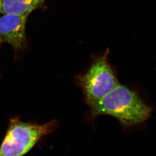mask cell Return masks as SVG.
Segmentation results:
<instances>
[{"mask_svg":"<svg viewBox=\"0 0 156 156\" xmlns=\"http://www.w3.org/2000/svg\"><path fill=\"white\" fill-rule=\"evenodd\" d=\"M90 117L108 115L115 117L124 126L137 125L148 119L152 108L137 93L119 84L102 99L89 105Z\"/></svg>","mask_w":156,"mask_h":156,"instance_id":"cell-1","label":"cell"},{"mask_svg":"<svg viewBox=\"0 0 156 156\" xmlns=\"http://www.w3.org/2000/svg\"><path fill=\"white\" fill-rule=\"evenodd\" d=\"M58 126L57 120L37 124L23 122L18 117H13L0 146V156H24Z\"/></svg>","mask_w":156,"mask_h":156,"instance_id":"cell-2","label":"cell"},{"mask_svg":"<svg viewBox=\"0 0 156 156\" xmlns=\"http://www.w3.org/2000/svg\"><path fill=\"white\" fill-rule=\"evenodd\" d=\"M108 51L93 61L85 73L75 81L83 90L87 105L99 100L119 84L115 71L108 59Z\"/></svg>","mask_w":156,"mask_h":156,"instance_id":"cell-3","label":"cell"},{"mask_svg":"<svg viewBox=\"0 0 156 156\" xmlns=\"http://www.w3.org/2000/svg\"><path fill=\"white\" fill-rule=\"evenodd\" d=\"M27 15L11 14L0 17V37L16 49H22L27 44L25 27Z\"/></svg>","mask_w":156,"mask_h":156,"instance_id":"cell-4","label":"cell"},{"mask_svg":"<svg viewBox=\"0 0 156 156\" xmlns=\"http://www.w3.org/2000/svg\"><path fill=\"white\" fill-rule=\"evenodd\" d=\"M46 0H3L1 13L30 15Z\"/></svg>","mask_w":156,"mask_h":156,"instance_id":"cell-5","label":"cell"},{"mask_svg":"<svg viewBox=\"0 0 156 156\" xmlns=\"http://www.w3.org/2000/svg\"><path fill=\"white\" fill-rule=\"evenodd\" d=\"M3 0H0V14L1 13L2 5Z\"/></svg>","mask_w":156,"mask_h":156,"instance_id":"cell-6","label":"cell"},{"mask_svg":"<svg viewBox=\"0 0 156 156\" xmlns=\"http://www.w3.org/2000/svg\"><path fill=\"white\" fill-rule=\"evenodd\" d=\"M2 40L1 38V37H0V44H1V42Z\"/></svg>","mask_w":156,"mask_h":156,"instance_id":"cell-7","label":"cell"}]
</instances>
